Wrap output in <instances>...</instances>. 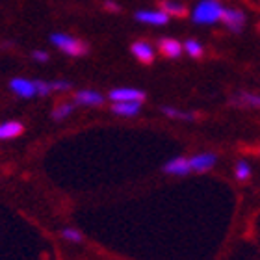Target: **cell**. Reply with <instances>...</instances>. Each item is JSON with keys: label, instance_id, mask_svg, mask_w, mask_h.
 Listing matches in <instances>:
<instances>
[{"label": "cell", "instance_id": "10", "mask_svg": "<svg viewBox=\"0 0 260 260\" xmlns=\"http://www.w3.org/2000/svg\"><path fill=\"white\" fill-rule=\"evenodd\" d=\"M217 162V156L214 152H199V154H193L190 158V166H191V171L195 173H206V171H210Z\"/></svg>", "mask_w": 260, "mask_h": 260}, {"label": "cell", "instance_id": "4", "mask_svg": "<svg viewBox=\"0 0 260 260\" xmlns=\"http://www.w3.org/2000/svg\"><path fill=\"white\" fill-rule=\"evenodd\" d=\"M10 89L15 93L17 97H21V99L38 97V86H36V80H30V78H22V76L11 78Z\"/></svg>", "mask_w": 260, "mask_h": 260}, {"label": "cell", "instance_id": "6", "mask_svg": "<svg viewBox=\"0 0 260 260\" xmlns=\"http://www.w3.org/2000/svg\"><path fill=\"white\" fill-rule=\"evenodd\" d=\"M190 171H191L190 158L175 156L164 164V173L171 175V177H186V175H190Z\"/></svg>", "mask_w": 260, "mask_h": 260}, {"label": "cell", "instance_id": "20", "mask_svg": "<svg viewBox=\"0 0 260 260\" xmlns=\"http://www.w3.org/2000/svg\"><path fill=\"white\" fill-rule=\"evenodd\" d=\"M234 177L240 180V182H244V180H247L251 177V166L245 160H240L238 164H236V168H234Z\"/></svg>", "mask_w": 260, "mask_h": 260}, {"label": "cell", "instance_id": "15", "mask_svg": "<svg viewBox=\"0 0 260 260\" xmlns=\"http://www.w3.org/2000/svg\"><path fill=\"white\" fill-rule=\"evenodd\" d=\"M160 10L166 11L169 17H179V19L188 15V8L182 2H179V0H162Z\"/></svg>", "mask_w": 260, "mask_h": 260}, {"label": "cell", "instance_id": "23", "mask_svg": "<svg viewBox=\"0 0 260 260\" xmlns=\"http://www.w3.org/2000/svg\"><path fill=\"white\" fill-rule=\"evenodd\" d=\"M104 10H108V11H112V13H115V11H119L121 8H119V4H117V2H114V0H106V2H104Z\"/></svg>", "mask_w": 260, "mask_h": 260}, {"label": "cell", "instance_id": "5", "mask_svg": "<svg viewBox=\"0 0 260 260\" xmlns=\"http://www.w3.org/2000/svg\"><path fill=\"white\" fill-rule=\"evenodd\" d=\"M134 17L138 22H143V24H149V26H164V24L169 22V15L160 8L158 10H140L136 11Z\"/></svg>", "mask_w": 260, "mask_h": 260}, {"label": "cell", "instance_id": "9", "mask_svg": "<svg viewBox=\"0 0 260 260\" xmlns=\"http://www.w3.org/2000/svg\"><path fill=\"white\" fill-rule=\"evenodd\" d=\"M130 52H132V56H134L140 63H147V65L152 63L154 58H156L154 47H152L151 43H147V41H136V43H132Z\"/></svg>", "mask_w": 260, "mask_h": 260}, {"label": "cell", "instance_id": "7", "mask_svg": "<svg viewBox=\"0 0 260 260\" xmlns=\"http://www.w3.org/2000/svg\"><path fill=\"white\" fill-rule=\"evenodd\" d=\"M73 103H75L76 106L95 108V106H101V104L104 103V95H103V93L95 91V89H80V91L75 93Z\"/></svg>", "mask_w": 260, "mask_h": 260}, {"label": "cell", "instance_id": "1", "mask_svg": "<svg viewBox=\"0 0 260 260\" xmlns=\"http://www.w3.org/2000/svg\"><path fill=\"white\" fill-rule=\"evenodd\" d=\"M50 43L54 45L58 50H61L63 54L71 56V58H82V56H86L87 52H89L87 43L73 38L69 34H61V32L52 34V36H50Z\"/></svg>", "mask_w": 260, "mask_h": 260}, {"label": "cell", "instance_id": "2", "mask_svg": "<svg viewBox=\"0 0 260 260\" xmlns=\"http://www.w3.org/2000/svg\"><path fill=\"white\" fill-rule=\"evenodd\" d=\"M223 11L225 8L217 0H201L191 11V19L197 24H214V22L221 21Z\"/></svg>", "mask_w": 260, "mask_h": 260}, {"label": "cell", "instance_id": "14", "mask_svg": "<svg viewBox=\"0 0 260 260\" xmlns=\"http://www.w3.org/2000/svg\"><path fill=\"white\" fill-rule=\"evenodd\" d=\"M234 106H242V108H260V95L256 93H236L233 97Z\"/></svg>", "mask_w": 260, "mask_h": 260}, {"label": "cell", "instance_id": "17", "mask_svg": "<svg viewBox=\"0 0 260 260\" xmlns=\"http://www.w3.org/2000/svg\"><path fill=\"white\" fill-rule=\"evenodd\" d=\"M75 103H69V101H61V103H58L52 108V117H54L56 121H63L65 117H69L73 112H75Z\"/></svg>", "mask_w": 260, "mask_h": 260}, {"label": "cell", "instance_id": "3", "mask_svg": "<svg viewBox=\"0 0 260 260\" xmlns=\"http://www.w3.org/2000/svg\"><path fill=\"white\" fill-rule=\"evenodd\" d=\"M108 99L112 103H143L145 101V91L138 87H115L108 93Z\"/></svg>", "mask_w": 260, "mask_h": 260}, {"label": "cell", "instance_id": "21", "mask_svg": "<svg viewBox=\"0 0 260 260\" xmlns=\"http://www.w3.org/2000/svg\"><path fill=\"white\" fill-rule=\"evenodd\" d=\"M52 87H54V93H63V91H71V84L69 80H52Z\"/></svg>", "mask_w": 260, "mask_h": 260}, {"label": "cell", "instance_id": "19", "mask_svg": "<svg viewBox=\"0 0 260 260\" xmlns=\"http://www.w3.org/2000/svg\"><path fill=\"white\" fill-rule=\"evenodd\" d=\"M182 45H184V52L190 56V58H193V60H199L201 56H203V52H205V50H203V45H201L197 39H188V41H184Z\"/></svg>", "mask_w": 260, "mask_h": 260}, {"label": "cell", "instance_id": "8", "mask_svg": "<svg viewBox=\"0 0 260 260\" xmlns=\"http://www.w3.org/2000/svg\"><path fill=\"white\" fill-rule=\"evenodd\" d=\"M221 22L231 30V32H242L245 26V15L240 10H234V8H225L221 17Z\"/></svg>", "mask_w": 260, "mask_h": 260}, {"label": "cell", "instance_id": "11", "mask_svg": "<svg viewBox=\"0 0 260 260\" xmlns=\"http://www.w3.org/2000/svg\"><path fill=\"white\" fill-rule=\"evenodd\" d=\"M158 50H160L166 58H169V60H177V58H180V54L184 52V45L173 38H164V39H160V43H158Z\"/></svg>", "mask_w": 260, "mask_h": 260}, {"label": "cell", "instance_id": "13", "mask_svg": "<svg viewBox=\"0 0 260 260\" xmlns=\"http://www.w3.org/2000/svg\"><path fill=\"white\" fill-rule=\"evenodd\" d=\"M112 112L119 117H136L141 112V103H114L112 104Z\"/></svg>", "mask_w": 260, "mask_h": 260}, {"label": "cell", "instance_id": "16", "mask_svg": "<svg viewBox=\"0 0 260 260\" xmlns=\"http://www.w3.org/2000/svg\"><path fill=\"white\" fill-rule=\"evenodd\" d=\"M162 114L169 119H179V121H193L195 114L186 112V110L175 108V106H162Z\"/></svg>", "mask_w": 260, "mask_h": 260}, {"label": "cell", "instance_id": "18", "mask_svg": "<svg viewBox=\"0 0 260 260\" xmlns=\"http://www.w3.org/2000/svg\"><path fill=\"white\" fill-rule=\"evenodd\" d=\"M60 238L65 240L67 244L80 245L82 242H84V234H82L76 227H63L60 231Z\"/></svg>", "mask_w": 260, "mask_h": 260}, {"label": "cell", "instance_id": "22", "mask_svg": "<svg viewBox=\"0 0 260 260\" xmlns=\"http://www.w3.org/2000/svg\"><path fill=\"white\" fill-rule=\"evenodd\" d=\"M32 58L36 61H41V63H45V61H49V52H45V50H34Z\"/></svg>", "mask_w": 260, "mask_h": 260}, {"label": "cell", "instance_id": "12", "mask_svg": "<svg viewBox=\"0 0 260 260\" xmlns=\"http://www.w3.org/2000/svg\"><path fill=\"white\" fill-rule=\"evenodd\" d=\"M22 132H24V126L19 121H4V123H0V141L19 138Z\"/></svg>", "mask_w": 260, "mask_h": 260}]
</instances>
